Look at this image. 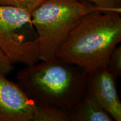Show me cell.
Instances as JSON below:
<instances>
[{"label": "cell", "instance_id": "6da1fadb", "mask_svg": "<svg viewBox=\"0 0 121 121\" xmlns=\"http://www.w3.org/2000/svg\"><path fill=\"white\" fill-rule=\"evenodd\" d=\"M121 41V13L94 11L72 29L55 57L87 73L107 67L110 54Z\"/></svg>", "mask_w": 121, "mask_h": 121}, {"label": "cell", "instance_id": "7a4b0ae2", "mask_svg": "<svg viewBox=\"0 0 121 121\" xmlns=\"http://www.w3.org/2000/svg\"><path fill=\"white\" fill-rule=\"evenodd\" d=\"M41 61L19 71L18 84L37 105L70 113L86 91L87 73L56 57Z\"/></svg>", "mask_w": 121, "mask_h": 121}, {"label": "cell", "instance_id": "3957f363", "mask_svg": "<svg viewBox=\"0 0 121 121\" xmlns=\"http://www.w3.org/2000/svg\"><path fill=\"white\" fill-rule=\"evenodd\" d=\"M105 12L79 0H45L31 13L38 34L39 60L55 58L58 48L78 22L88 13Z\"/></svg>", "mask_w": 121, "mask_h": 121}, {"label": "cell", "instance_id": "277c9868", "mask_svg": "<svg viewBox=\"0 0 121 121\" xmlns=\"http://www.w3.org/2000/svg\"><path fill=\"white\" fill-rule=\"evenodd\" d=\"M0 49L13 64L28 66L39 60L38 34L31 13L0 4Z\"/></svg>", "mask_w": 121, "mask_h": 121}, {"label": "cell", "instance_id": "5b68a950", "mask_svg": "<svg viewBox=\"0 0 121 121\" xmlns=\"http://www.w3.org/2000/svg\"><path fill=\"white\" fill-rule=\"evenodd\" d=\"M0 73V121H34L38 105L19 84Z\"/></svg>", "mask_w": 121, "mask_h": 121}, {"label": "cell", "instance_id": "8992f818", "mask_svg": "<svg viewBox=\"0 0 121 121\" xmlns=\"http://www.w3.org/2000/svg\"><path fill=\"white\" fill-rule=\"evenodd\" d=\"M86 90L113 120L121 121V102L116 77L108 68L101 67L87 73Z\"/></svg>", "mask_w": 121, "mask_h": 121}, {"label": "cell", "instance_id": "52a82bcc", "mask_svg": "<svg viewBox=\"0 0 121 121\" xmlns=\"http://www.w3.org/2000/svg\"><path fill=\"white\" fill-rule=\"evenodd\" d=\"M70 121H113L112 117L89 94H84L69 113Z\"/></svg>", "mask_w": 121, "mask_h": 121}, {"label": "cell", "instance_id": "ba28073f", "mask_svg": "<svg viewBox=\"0 0 121 121\" xmlns=\"http://www.w3.org/2000/svg\"><path fill=\"white\" fill-rule=\"evenodd\" d=\"M34 121H70L69 112L56 107L38 105V114Z\"/></svg>", "mask_w": 121, "mask_h": 121}, {"label": "cell", "instance_id": "9c48e42d", "mask_svg": "<svg viewBox=\"0 0 121 121\" xmlns=\"http://www.w3.org/2000/svg\"><path fill=\"white\" fill-rule=\"evenodd\" d=\"M45 0H0V4L11 6L31 13Z\"/></svg>", "mask_w": 121, "mask_h": 121}, {"label": "cell", "instance_id": "30bf717a", "mask_svg": "<svg viewBox=\"0 0 121 121\" xmlns=\"http://www.w3.org/2000/svg\"><path fill=\"white\" fill-rule=\"evenodd\" d=\"M107 67L116 78L121 76V46L117 45L110 54Z\"/></svg>", "mask_w": 121, "mask_h": 121}, {"label": "cell", "instance_id": "8fae6325", "mask_svg": "<svg viewBox=\"0 0 121 121\" xmlns=\"http://www.w3.org/2000/svg\"><path fill=\"white\" fill-rule=\"evenodd\" d=\"M93 3L105 12L116 11L121 13V0H79Z\"/></svg>", "mask_w": 121, "mask_h": 121}, {"label": "cell", "instance_id": "7c38bea8", "mask_svg": "<svg viewBox=\"0 0 121 121\" xmlns=\"http://www.w3.org/2000/svg\"><path fill=\"white\" fill-rule=\"evenodd\" d=\"M13 69V63L0 49V73L6 76L10 73Z\"/></svg>", "mask_w": 121, "mask_h": 121}]
</instances>
